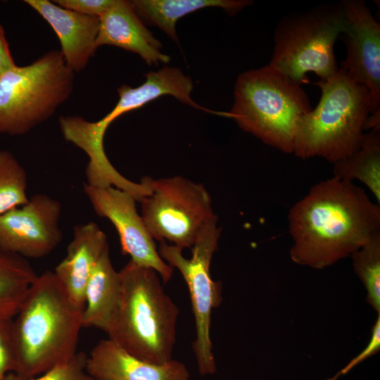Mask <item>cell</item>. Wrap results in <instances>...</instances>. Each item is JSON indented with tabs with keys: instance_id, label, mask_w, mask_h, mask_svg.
I'll list each match as a JSON object with an SVG mask.
<instances>
[{
	"instance_id": "277c9868",
	"label": "cell",
	"mask_w": 380,
	"mask_h": 380,
	"mask_svg": "<svg viewBox=\"0 0 380 380\" xmlns=\"http://www.w3.org/2000/svg\"><path fill=\"white\" fill-rule=\"evenodd\" d=\"M316 84L321 90L319 101L301 118L292 153L302 159L322 158L334 164L360 147L371 114V98L365 87L339 68Z\"/></svg>"
},
{
	"instance_id": "30bf717a",
	"label": "cell",
	"mask_w": 380,
	"mask_h": 380,
	"mask_svg": "<svg viewBox=\"0 0 380 380\" xmlns=\"http://www.w3.org/2000/svg\"><path fill=\"white\" fill-rule=\"evenodd\" d=\"M344 25L341 36L346 56L339 68L348 77L369 91V118L380 121V25L362 0L341 2Z\"/></svg>"
},
{
	"instance_id": "8992f818",
	"label": "cell",
	"mask_w": 380,
	"mask_h": 380,
	"mask_svg": "<svg viewBox=\"0 0 380 380\" xmlns=\"http://www.w3.org/2000/svg\"><path fill=\"white\" fill-rule=\"evenodd\" d=\"M74 72L61 51L0 75V134H27L51 118L71 95Z\"/></svg>"
},
{
	"instance_id": "44dd1931",
	"label": "cell",
	"mask_w": 380,
	"mask_h": 380,
	"mask_svg": "<svg viewBox=\"0 0 380 380\" xmlns=\"http://www.w3.org/2000/svg\"><path fill=\"white\" fill-rule=\"evenodd\" d=\"M350 256L354 272L367 290L368 303L380 314V232Z\"/></svg>"
},
{
	"instance_id": "7a4b0ae2",
	"label": "cell",
	"mask_w": 380,
	"mask_h": 380,
	"mask_svg": "<svg viewBox=\"0 0 380 380\" xmlns=\"http://www.w3.org/2000/svg\"><path fill=\"white\" fill-rule=\"evenodd\" d=\"M82 314L53 272L38 275L13 319L14 373L30 379L71 359L77 353Z\"/></svg>"
},
{
	"instance_id": "9a60e30c",
	"label": "cell",
	"mask_w": 380,
	"mask_h": 380,
	"mask_svg": "<svg viewBox=\"0 0 380 380\" xmlns=\"http://www.w3.org/2000/svg\"><path fill=\"white\" fill-rule=\"evenodd\" d=\"M113 45L134 52L148 65L167 63L170 58L160 51L161 43L144 25L131 1L115 0L99 17L96 45Z\"/></svg>"
},
{
	"instance_id": "5bb4252c",
	"label": "cell",
	"mask_w": 380,
	"mask_h": 380,
	"mask_svg": "<svg viewBox=\"0 0 380 380\" xmlns=\"http://www.w3.org/2000/svg\"><path fill=\"white\" fill-rule=\"evenodd\" d=\"M52 27L59 39L67 65L80 72L97 49L99 18L65 9L48 0H25Z\"/></svg>"
},
{
	"instance_id": "e0dca14e",
	"label": "cell",
	"mask_w": 380,
	"mask_h": 380,
	"mask_svg": "<svg viewBox=\"0 0 380 380\" xmlns=\"http://www.w3.org/2000/svg\"><path fill=\"white\" fill-rule=\"evenodd\" d=\"M120 292V275L113 266L108 248L101 256L86 285L82 327H94L106 333Z\"/></svg>"
},
{
	"instance_id": "ac0fdd59",
	"label": "cell",
	"mask_w": 380,
	"mask_h": 380,
	"mask_svg": "<svg viewBox=\"0 0 380 380\" xmlns=\"http://www.w3.org/2000/svg\"><path fill=\"white\" fill-rule=\"evenodd\" d=\"M138 17L160 28L178 42L175 25L182 17L205 7H220L234 15L252 4L248 0H134L131 1Z\"/></svg>"
},
{
	"instance_id": "ffe728a7",
	"label": "cell",
	"mask_w": 380,
	"mask_h": 380,
	"mask_svg": "<svg viewBox=\"0 0 380 380\" xmlns=\"http://www.w3.org/2000/svg\"><path fill=\"white\" fill-rule=\"evenodd\" d=\"M27 259L0 248V319H13L37 278Z\"/></svg>"
},
{
	"instance_id": "7402d4cb",
	"label": "cell",
	"mask_w": 380,
	"mask_h": 380,
	"mask_svg": "<svg viewBox=\"0 0 380 380\" xmlns=\"http://www.w3.org/2000/svg\"><path fill=\"white\" fill-rule=\"evenodd\" d=\"M27 173L8 150H0V215L29 201Z\"/></svg>"
},
{
	"instance_id": "2e32d148",
	"label": "cell",
	"mask_w": 380,
	"mask_h": 380,
	"mask_svg": "<svg viewBox=\"0 0 380 380\" xmlns=\"http://www.w3.org/2000/svg\"><path fill=\"white\" fill-rule=\"evenodd\" d=\"M108 248L107 237L96 223L77 224L74 227L66 256L53 272L71 301L83 310L88 279Z\"/></svg>"
},
{
	"instance_id": "ba28073f",
	"label": "cell",
	"mask_w": 380,
	"mask_h": 380,
	"mask_svg": "<svg viewBox=\"0 0 380 380\" xmlns=\"http://www.w3.org/2000/svg\"><path fill=\"white\" fill-rule=\"evenodd\" d=\"M152 193L141 201V217L153 239L183 250L217 215L208 191L182 176L153 180Z\"/></svg>"
},
{
	"instance_id": "d4e9b609",
	"label": "cell",
	"mask_w": 380,
	"mask_h": 380,
	"mask_svg": "<svg viewBox=\"0 0 380 380\" xmlns=\"http://www.w3.org/2000/svg\"><path fill=\"white\" fill-rule=\"evenodd\" d=\"M115 0H56L58 6L82 15L100 17Z\"/></svg>"
},
{
	"instance_id": "3957f363",
	"label": "cell",
	"mask_w": 380,
	"mask_h": 380,
	"mask_svg": "<svg viewBox=\"0 0 380 380\" xmlns=\"http://www.w3.org/2000/svg\"><path fill=\"white\" fill-rule=\"evenodd\" d=\"M121 292L106 334L131 355L163 365L172 358L179 309L158 274L129 260L120 271Z\"/></svg>"
},
{
	"instance_id": "4316f807",
	"label": "cell",
	"mask_w": 380,
	"mask_h": 380,
	"mask_svg": "<svg viewBox=\"0 0 380 380\" xmlns=\"http://www.w3.org/2000/svg\"><path fill=\"white\" fill-rule=\"evenodd\" d=\"M15 65L11 56L5 32L0 24V75Z\"/></svg>"
},
{
	"instance_id": "8fae6325",
	"label": "cell",
	"mask_w": 380,
	"mask_h": 380,
	"mask_svg": "<svg viewBox=\"0 0 380 380\" xmlns=\"http://www.w3.org/2000/svg\"><path fill=\"white\" fill-rule=\"evenodd\" d=\"M61 203L44 194L0 215V248L27 258H41L61 242Z\"/></svg>"
},
{
	"instance_id": "d6986e66",
	"label": "cell",
	"mask_w": 380,
	"mask_h": 380,
	"mask_svg": "<svg viewBox=\"0 0 380 380\" xmlns=\"http://www.w3.org/2000/svg\"><path fill=\"white\" fill-rule=\"evenodd\" d=\"M333 177L363 183L380 203V129L365 133L360 147L334 163Z\"/></svg>"
},
{
	"instance_id": "5b68a950",
	"label": "cell",
	"mask_w": 380,
	"mask_h": 380,
	"mask_svg": "<svg viewBox=\"0 0 380 380\" xmlns=\"http://www.w3.org/2000/svg\"><path fill=\"white\" fill-rule=\"evenodd\" d=\"M311 110L301 85L267 65L238 77L229 115L264 144L292 153L298 123Z\"/></svg>"
},
{
	"instance_id": "7c38bea8",
	"label": "cell",
	"mask_w": 380,
	"mask_h": 380,
	"mask_svg": "<svg viewBox=\"0 0 380 380\" xmlns=\"http://www.w3.org/2000/svg\"><path fill=\"white\" fill-rule=\"evenodd\" d=\"M84 191L95 213L115 226L123 254L134 263L153 269L164 283L171 279L174 269L160 256L154 239L136 208L129 194L114 186L96 188L84 184Z\"/></svg>"
},
{
	"instance_id": "cb8c5ba5",
	"label": "cell",
	"mask_w": 380,
	"mask_h": 380,
	"mask_svg": "<svg viewBox=\"0 0 380 380\" xmlns=\"http://www.w3.org/2000/svg\"><path fill=\"white\" fill-rule=\"evenodd\" d=\"M17 367L13 336V319H0V380Z\"/></svg>"
},
{
	"instance_id": "6da1fadb",
	"label": "cell",
	"mask_w": 380,
	"mask_h": 380,
	"mask_svg": "<svg viewBox=\"0 0 380 380\" xmlns=\"http://www.w3.org/2000/svg\"><path fill=\"white\" fill-rule=\"evenodd\" d=\"M287 220L291 260L323 269L350 256L380 232V204L353 182L332 177L314 184Z\"/></svg>"
},
{
	"instance_id": "9c48e42d",
	"label": "cell",
	"mask_w": 380,
	"mask_h": 380,
	"mask_svg": "<svg viewBox=\"0 0 380 380\" xmlns=\"http://www.w3.org/2000/svg\"><path fill=\"white\" fill-rule=\"evenodd\" d=\"M221 231L216 217L198 234L191 247L190 259L183 256L182 249L164 241L160 242L158 251L163 260L180 272L187 284L196 326L192 348L202 375L213 374L216 370L210 328L213 309L222 300V286L220 281L212 279L210 265L218 248Z\"/></svg>"
},
{
	"instance_id": "484cf974",
	"label": "cell",
	"mask_w": 380,
	"mask_h": 380,
	"mask_svg": "<svg viewBox=\"0 0 380 380\" xmlns=\"http://www.w3.org/2000/svg\"><path fill=\"white\" fill-rule=\"evenodd\" d=\"M380 349V314H378L377 319L372 329V336L366 348L355 357H354L343 369H341L334 377L330 380H336L341 374H345L352 368L362 362L367 357L374 355Z\"/></svg>"
},
{
	"instance_id": "52a82bcc",
	"label": "cell",
	"mask_w": 380,
	"mask_h": 380,
	"mask_svg": "<svg viewBox=\"0 0 380 380\" xmlns=\"http://www.w3.org/2000/svg\"><path fill=\"white\" fill-rule=\"evenodd\" d=\"M343 25L341 2L285 16L276 27L267 65L300 85L308 72L328 79L338 70L334 45Z\"/></svg>"
},
{
	"instance_id": "603a6c76",
	"label": "cell",
	"mask_w": 380,
	"mask_h": 380,
	"mask_svg": "<svg viewBox=\"0 0 380 380\" xmlns=\"http://www.w3.org/2000/svg\"><path fill=\"white\" fill-rule=\"evenodd\" d=\"M87 357L84 353H77L69 360L53 367L40 376L23 379L11 372L3 380H96L86 370Z\"/></svg>"
},
{
	"instance_id": "4fadbf2b",
	"label": "cell",
	"mask_w": 380,
	"mask_h": 380,
	"mask_svg": "<svg viewBox=\"0 0 380 380\" xmlns=\"http://www.w3.org/2000/svg\"><path fill=\"white\" fill-rule=\"evenodd\" d=\"M86 370L96 380H189L181 362L158 365L127 353L110 340H101L87 357Z\"/></svg>"
}]
</instances>
